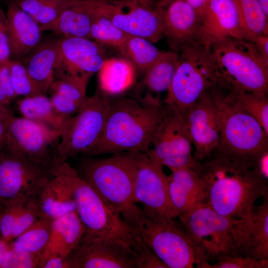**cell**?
I'll list each match as a JSON object with an SVG mask.
<instances>
[{"label":"cell","mask_w":268,"mask_h":268,"mask_svg":"<svg viewBox=\"0 0 268 268\" xmlns=\"http://www.w3.org/2000/svg\"><path fill=\"white\" fill-rule=\"evenodd\" d=\"M194 169L203 184V203L222 215L249 220L256 201L268 195V181L226 157L211 154Z\"/></svg>","instance_id":"obj_1"},{"label":"cell","mask_w":268,"mask_h":268,"mask_svg":"<svg viewBox=\"0 0 268 268\" xmlns=\"http://www.w3.org/2000/svg\"><path fill=\"white\" fill-rule=\"evenodd\" d=\"M137 152L113 154L104 158L89 156L75 169L102 200L136 231L142 214L134 194Z\"/></svg>","instance_id":"obj_2"},{"label":"cell","mask_w":268,"mask_h":268,"mask_svg":"<svg viewBox=\"0 0 268 268\" xmlns=\"http://www.w3.org/2000/svg\"><path fill=\"white\" fill-rule=\"evenodd\" d=\"M163 106L144 105L122 95L114 97L103 132L86 155L147 151Z\"/></svg>","instance_id":"obj_3"},{"label":"cell","mask_w":268,"mask_h":268,"mask_svg":"<svg viewBox=\"0 0 268 268\" xmlns=\"http://www.w3.org/2000/svg\"><path fill=\"white\" fill-rule=\"evenodd\" d=\"M209 92L220 124L219 145L211 154L254 169L258 157L268 149V134L254 117L236 103L228 90L216 84Z\"/></svg>","instance_id":"obj_4"},{"label":"cell","mask_w":268,"mask_h":268,"mask_svg":"<svg viewBox=\"0 0 268 268\" xmlns=\"http://www.w3.org/2000/svg\"><path fill=\"white\" fill-rule=\"evenodd\" d=\"M178 217L194 245L197 268L240 255L246 220L222 215L205 203Z\"/></svg>","instance_id":"obj_5"},{"label":"cell","mask_w":268,"mask_h":268,"mask_svg":"<svg viewBox=\"0 0 268 268\" xmlns=\"http://www.w3.org/2000/svg\"><path fill=\"white\" fill-rule=\"evenodd\" d=\"M217 78V85L230 91L268 95V64L251 43L231 38L210 44Z\"/></svg>","instance_id":"obj_6"},{"label":"cell","mask_w":268,"mask_h":268,"mask_svg":"<svg viewBox=\"0 0 268 268\" xmlns=\"http://www.w3.org/2000/svg\"><path fill=\"white\" fill-rule=\"evenodd\" d=\"M177 66L164 104L185 114L217 78L210 46L198 42L178 53Z\"/></svg>","instance_id":"obj_7"},{"label":"cell","mask_w":268,"mask_h":268,"mask_svg":"<svg viewBox=\"0 0 268 268\" xmlns=\"http://www.w3.org/2000/svg\"><path fill=\"white\" fill-rule=\"evenodd\" d=\"M113 98L97 89L94 95L87 96L77 113L66 120L60 130L54 167L79 154L87 155L103 132Z\"/></svg>","instance_id":"obj_8"},{"label":"cell","mask_w":268,"mask_h":268,"mask_svg":"<svg viewBox=\"0 0 268 268\" xmlns=\"http://www.w3.org/2000/svg\"><path fill=\"white\" fill-rule=\"evenodd\" d=\"M70 175L76 212L84 235L112 239L132 249L141 240L137 232L111 208L72 167Z\"/></svg>","instance_id":"obj_9"},{"label":"cell","mask_w":268,"mask_h":268,"mask_svg":"<svg viewBox=\"0 0 268 268\" xmlns=\"http://www.w3.org/2000/svg\"><path fill=\"white\" fill-rule=\"evenodd\" d=\"M141 212L136 231L167 268H194V247L180 222L176 218L146 214L142 209Z\"/></svg>","instance_id":"obj_10"},{"label":"cell","mask_w":268,"mask_h":268,"mask_svg":"<svg viewBox=\"0 0 268 268\" xmlns=\"http://www.w3.org/2000/svg\"><path fill=\"white\" fill-rule=\"evenodd\" d=\"M148 152L164 167L172 171L195 168L194 148L185 115L164 104L162 114L153 135Z\"/></svg>","instance_id":"obj_11"},{"label":"cell","mask_w":268,"mask_h":268,"mask_svg":"<svg viewBox=\"0 0 268 268\" xmlns=\"http://www.w3.org/2000/svg\"><path fill=\"white\" fill-rule=\"evenodd\" d=\"M54 171L5 149L0 152V205L23 204L37 200Z\"/></svg>","instance_id":"obj_12"},{"label":"cell","mask_w":268,"mask_h":268,"mask_svg":"<svg viewBox=\"0 0 268 268\" xmlns=\"http://www.w3.org/2000/svg\"><path fill=\"white\" fill-rule=\"evenodd\" d=\"M106 54L105 48L91 39L61 37L57 42L55 80L70 82L86 91L90 80L108 58Z\"/></svg>","instance_id":"obj_13"},{"label":"cell","mask_w":268,"mask_h":268,"mask_svg":"<svg viewBox=\"0 0 268 268\" xmlns=\"http://www.w3.org/2000/svg\"><path fill=\"white\" fill-rule=\"evenodd\" d=\"M60 131L24 117H14L7 131L5 150L54 170Z\"/></svg>","instance_id":"obj_14"},{"label":"cell","mask_w":268,"mask_h":268,"mask_svg":"<svg viewBox=\"0 0 268 268\" xmlns=\"http://www.w3.org/2000/svg\"><path fill=\"white\" fill-rule=\"evenodd\" d=\"M134 198L149 215L177 217L171 204L164 166L149 152H137Z\"/></svg>","instance_id":"obj_15"},{"label":"cell","mask_w":268,"mask_h":268,"mask_svg":"<svg viewBox=\"0 0 268 268\" xmlns=\"http://www.w3.org/2000/svg\"><path fill=\"white\" fill-rule=\"evenodd\" d=\"M98 10L128 35L153 43L164 37L160 15L136 0H100Z\"/></svg>","instance_id":"obj_16"},{"label":"cell","mask_w":268,"mask_h":268,"mask_svg":"<svg viewBox=\"0 0 268 268\" xmlns=\"http://www.w3.org/2000/svg\"><path fill=\"white\" fill-rule=\"evenodd\" d=\"M153 8L160 15L164 37L179 53L190 44L202 42L200 15L185 0H158Z\"/></svg>","instance_id":"obj_17"},{"label":"cell","mask_w":268,"mask_h":268,"mask_svg":"<svg viewBox=\"0 0 268 268\" xmlns=\"http://www.w3.org/2000/svg\"><path fill=\"white\" fill-rule=\"evenodd\" d=\"M209 89L184 114L193 145L194 158L197 162L208 157L217 148L220 140L219 114Z\"/></svg>","instance_id":"obj_18"},{"label":"cell","mask_w":268,"mask_h":268,"mask_svg":"<svg viewBox=\"0 0 268 268\" xmlns=\"http://www.w3.org/2000/svg\"><path fill=\"white\" fill-rule=\"evenodd\" d=\"M69 255L75 268H139L132 249L112 239L84 235Z\"/></svg>","instance_id":"obj_19"},{"label":"cell","mask_w":268,"mask_h":268,"mask_svg":"<svg viewBox=\"0 0 268 268\" xmlns=\"http://www.w3.org/2000/svg\"><path fill=\"white\" fill-rule=\"evenodd\" d=\"M201 19L202 40L206 44L231 38L245 39L242 23L233 0H209Z\"/></svg>","instance_id":"obj_20"},{"label":"cell","mask_w":268,"mask_h":268,"mask_svg":"<svg viewBox=\"0 0 268 268\" xmlns=\"http://www.w3.org/2000/svg\"><path fill=\"white\" fill-rule=\"evenodd\" d=\"M71 167L66 161L54 168L53 177L36 200L41 217L54 220L76 211L70 175Z\"/></svg>","instance_id":"obj_21"},{"label":"cell","mask_w":268,"mask_h":268,"mask_svg":"<svg viewBox=\"0 0 268 268\" xmlns=\"http://www.w3.org/2000/svg\"><path fill=\"white\" fill-rule=\"evenodd\" d=\"M178 59V53L164 51L159 59L143 74L141 79L135 84L132 98L144 105H163L161 96L164 93L167 95Z\"/></svg>","instance_id":"obj_22"},{"label":"cell","mask_w":268,"mask_h":268,"mask_svg":"<svg viewBox=\"0 0 268 268\" xmlns=\"http://www.w3.org/2000/svg\"><path fill=\"white\" fill-rule=\"evenodd\" d=\"M167 175L170 201L177 217L203 203L202 181L193 168L182 167Z\"/></svg>","instance_id":"obj_23"},{"label":"cell","mask_w":268,"mask_h":268,"mask_svg":"<svg viewBox=\"0 0 268 268\" xmlns=\"http://www.w3.org/2000/svg\"><path fill=\"white\" fill-rule=\"evenodd\" d=\"M11 57L19 60L26 57L41 43L40 26L13 0L5 13Z\"/></svg>","instance_id":"obj_24"},{"label":"cell","mask_w":268,"mask_h":268,"mask_svg":"<svg viewBox=\"0 0 268 268\" xmlns=\"http://www.w3.org/2000/svg\"><path fill=\"white\" fill-rule=\"evenodd\" d=\"M100 0H71L58 18L50 24L40 26L62 37L89 38L92 22Z\"/></svg>","instance_id":"obj_25"},{"label":"cell","mask_w":268,"mask_h":268,"mask_svg":"<svg viewBox=\"0 0 268 268\" xmlns=\"http://www.w3.org/2000/svg\"><path fill=\"white\" fill-rule=\"evenodd\" d=\"M85 231L76 211L53 220L48 243L41 254L40 268L49 257L68 256L78 246Z\"/></svg>","instance_id":"obj_26"},{"label":"cell","mask_w":268,"mask_h":268,"mask_svg":"<svg viewBox=\"0 0 268 268\" xmlns=\"http://www.w3.org/2000/svg\"><path fill=\"white\" fill-rule=\"evenodd\" d=\"M240 255L254 259H268V195L254 208L246 221L241 237Z\"/></svg>","instance_id":"obj_27"},{"label":"cell","mask_w":268,"mask_h":268,"mask_svg":"<svg viewBox=\"0 0 268 268\" xmlns=\"http://www.w3.org/2000/svg\"><path fill=\"white\" fill-rule=\"evenodd\" d=\"M57 42L54 40L41 43L28 55L20 60L38 94H46L55 80Z\"/></svg>","instance_id":"obj_28"},{"label":"cell","mask_w":268,"mask_h":268,"mask_svg":"<svg viewBox=\"0 0 268 268\" xmlns=\"http://www.w3.org/2000/svg\"><path fill=\"white\" fill-rule=\"evenodd\" d=\"M137 71L125 57H108L98 72V88L109 96L122 95L136 83Z\"/></svg>","instance_id":"obj_29"},{"label":"cell","mask_w":268,"mask_h":268,"mask_svg":"<svg viewBox=\"0 0 268 268\" xmlns=\"http://www.w3.org/2000/svg\"><path fill=\"white\" fill-rule=\"evenodd\" d=\"M17 106L22 117L60 131L66 120L56 113L46 94L24 97Z\"/></svg>","instance_id":"obj_30"},{"label":"cell","mask_w":268,"mask_h":268,"mask_svg":"<svg viewBox=\"0 0 268 268\" xmlns=\"http://www.w3.org/2000/svg\"><path fill=\"white\" fill-rule=\"evenodd\" d=\"M164 52L146 39L129 35L122 56L131 62L137 72L143 74L159 59Z\"/></svg>","instance_id":"obj_31"},{"label":"cell","mask_w":268,"mask_h":268,"mask_svg":"<svg viewBox=\"0 0 268 268\" xmlns=\"http://www.w3.org/2000/svg\"><path fill=\"white\" fill-rule=\"evenodd\" d=\"M128 36L110 19L102 14L98 6L96 14L90 27V39L104 48H110L117 51L122 56Z\"/></svg>","instance_id":"obj_32"},{"label":"cell","mask_w":268,"mask_h":268,"mask_svg":"<svg viewBox=\"0 0 268 268\" xmlns=\"http://www.w3.org/2000/svg\"><path fill=\"white\" fill-rule=\"evenodd\" d=\"M233 0L242 23L245 39L250 40L259 35H268V17L258 0Z\"/></svg>","instance_id":"obj_33"},{"label":"cell","mask_w":268,"mask_h":268,"mask_svg":"<svg viewBox=\"0 0 268 268\" xmlns=\"http://www.w3.org/2000/svg\"><path fill=\"white\" fill-rule=\"evenodd\" d=\"M52 221L46 217H40L11 241V246L41 256L50 237Z\"/></svg>","instance_id":"obj_34"},{"label":"cell","mask_w":268,"mask_h":268,"mask_svg":"<svg viewBox=\"0 0 268 268\" xmlns=\"http://www.w3.org/2000/svg\"><path fill=\"white\" fill-rule=\"evenodd\" d=\"M29 14L40 26L53 22L67 6L69 0H13Z\"/></svg>","instance_id":"obj_35"},{"label":"cell","mask_w":268,"mask_h":268,"mask_svg":"<svg viewBox=\"0 0 268 268\" xmlns=\"http://www.w3.org/2000/svg\"><path fill=\"white\" fill-rule=\"evenodd\" d=\"M229 91L236 103L254 117L268 134V95L248 91Z\"/></svg>","instance_id":"obj_36"},{"label":"cell","mask_w":268,"mask_h":268,"mask_svg":"<svg viewBox=\"0 0 268 268\" xmlns=\"http://www.w3.org/2000/svg\"><path fill=\"white\" fill-rule=\"evenodd\" d=\"M10 80L16 96H31L38 95L22 63L18 60L9 62Z\"/></svg>","instance_id":"obj_37"},{"label":"cell","mask_w":268,"mask_h":268,"mask_svg":"<svg viewBox=\"0 0 268 268\" xmlns=\"http://www.w3.org/2000/svg\"><path fill=\"white\" fill-rule=\"evenodd\" d=\"M40 255L11 246L6 252L1 268H40Z\"/></svg>","instance_id":"obj_38"},{"label":"cell","mask_w":268,"mask_h":268,"mask_svg":"<svg viewBox=\"0 0 268 268\" xmlns=\"http://www.w3.org/2000/svg\"><path fill=\"white\" fill-rule=\"evenodd\" d=\"M268 259H254L240 255L224 258L214 264L207 263L201 268H268Z\"/></svg>","instance_id":"obj_39"},{"label":"cell","mask_w":268,"mask_h":268,"mask_svg":"<svg viewBox=\"0 0 268 268\" xmlns=\"http://www.w3.org/2000/svg\"><path fill=\"white\" fill-rule=\"evenodd\" d=\"M24 203L2 206L0 212V238L8 242L12 241L16 221Z\"/></svg>","instance_id":"obj_40"},{"label":"cell","mask_w":268,"mask_h":268,"mask_svg":"<svg viewBox=\"0 0 268 268\" xmlns=\"http://www.w3.org/2000/svg\"><path fill=\"white\" fill-rule=\"evenodd\" d=\"M41 217L36 200H32L25 203L23 205L17 218L13 232L12 241Z\"/></svg>","instance_id":"obj_41"},{"label":"cell","mask_w":268,"mask_h":268,"mask_svg":"<svg viewBox=\"0 0 268 268\" xmlns=\"http://www.w3.org/2000/svg\"><path fill=\"white\" fill-rule=\"evenodd\" d=\"M48 92L57 94L82 104L87 97L86 91L70 82L61 79L55 80Z\"/></svg>","instance_id":"obj_42"},{"label":"cell","mask_w":268,"mask_h":268,"mask_svg":"<svg viewBox=\"0 0 268 268\" xmlns=\"http://www.w3.org/2000/svg\"><path fill=\"white\" fill-rule=\"evenodd\" d=\"M132 250L139 268H167L142 239Z\"/></svg>","instance_id":"obj_43"},{"label":"cell","mask_w":268,"mask_h":268,"mask_svg":"<svg viewBox=\"0 0 268 268\" xmlns=\"http://www.w3.org/2000/svg\"><path fill=\"white\" fill-rule=\"evenodd\" d=\"M50 99L56 113L66 120L76 113L82 104L57 94H51Z\"/></svg>","instance_id":"obj_44"},{"label":"cell","mask_w":268,"mask_h":268,"mask_svg":"<svg viewBox=\"0 0 268 268\" xmlns=\"http://www.w3.org/2000/svg\"><path fill=\"white\" fill-rule=\"evenodd\" d=\"M10 57L6 14L0 7V64L8 63L11 60Z\"/></svg>","instance_id":"obj_45"},{"label":"cell","mask_w":268,"mask_h":268,"mask_svg":"<svg viewBox=\"0 0 268 268\" xmlns=\"http://www.w3.org/2000/svg\"><path fill=\"white\" fill-rule=\"evenodd\" d=\"M9 62L0 64V87L11 101L17 96L11 83Z\"/></svg>","instance_id":"obj_46"},{"label":"cell","mask_w":268,"mask_h":268,"mask_svg":"<svg viewBox=\"0 0 268 268\" xmlns=\"http://www.w3.org/2000/svg\"><path fill=\"white\" fill-rule=\"evenodd\" d=\"M41 268H75L70 256L67 257L52 256L45 260Z\"/></svg>","instance_id":"obj_47"},{"label":"cell","mask_w":268,"mask_h":268,"mask_svg":"<svg viewBox=\"0 0 268 268\" xmlns=\"http://www.w3.org/2000/svg\"><path fill=\"white\" fill-rule=\"evenodd\" d=\"M248 41L262 59L268 64V35H259Z\"/></svg>","instance_id":"obj_48"},{"label":"cell","mask_w":268,"mask_h":268,"mask_svg":"<svg viewBox=\"0 0 268 268\" xmlns=\"http://www.w3.org/2000/svg\"><path fill=\"white\" fill-rule=\"evenodd\" d=\"M268 149L262 152L257 159L254 170L262 178L268 179Z\"/></svg>","instance_id":"obj_49"},{"label":"cell","mask_w":268,"mask_h":268,"mask_svg":"<svg viewBox=\"0 0 268 268\" xmlns=\"http://www.w3.org/2000/svg\"><path fill=\"white\" fill-rule=\"evenodd\" d=\"M13 118H0V152L3 151L6 146L8 129Z\"/></svg>","instance_id":"obj_50"},{"label":"cell","mask_w":268,"mask_h":268,"mask_svg":"<svg viewBox=\"0 0 268 268\" xmlns=\"http://www.w3.org/2000/svg\"><path fill=\"white\" fill-rule=\"evenodd\" d=\"M200 15L203 12L209 0H185Z\"/></svg>","instance_id":"obj_51"},{"label":"cell","mask_w":268,"mask_h":268,"mask_svg":"<svg viewBox=\"0 0 268 268\" xmlns=\"http://www.w3.org/2000/svg\"><path fill=\"white\" fill-rule=\"evenodd\" d=\"M9 247L10 242L0 238V268H1L4 255Z\"/></svg>","instance_id":"obj_52"},{"label":"cell","mask_w":268,"mask_h":268,"mask_svg":"<svg viewBox=\"0 0 268 268\" xmlns=\"http://www.w3.org/2000/svg\"><path fill=\"white\" fill-rule=\"evenodd\" d=\"M15 116L7 106L0 105V118L12 119Z\"/></svg>","instance_id":"obj_53"},{"label":"cell","mask_w":268,"mask_h":268,"mask_svg":"<svg viewBox=\"0 0 268 268\" xmlns=\"http://www.w3.org/2000/svg\"><path fill=\"white\" fill-rule=\"evenodd\" d=\"M11 100L0 87V105L7 106Z\"/></svg>","instance_id":"obj_54"},{"label":"cell","mask_w":268,"mask_h":268,"mask_svg":"<svg viewBox=\"0 0 268 268\" xmlns=\"http://www.w3.org/2000/svg\"><path fill=\"white\" fill-rule=\"evenodd\" d=\"M258 1L265 15L268 17V0H258Z\"/></svg>","instance_id":"obj_55"},{"label":"cell","mask_w":268,"mask_h":268,"mask_svg":"<svg viewBox=\"0 0 268 268\" xmlns=\"http://www.w3.org/2000/svg\"><path fill=\"white\" fill-rule=\"evenodd\" d=\"M137 0L139 3L142 4V5L150 7H153V6L156 2V0Z\"/></svg>","instance_id":"obj_56"},{"label":"cell","mask_w":268,"mask_h":268,"mask_svg":"<svg viewBox=\"0 0 268 268\" xmlns=\"http://www.w3.org/2000/svg\"><path fill=\"white\" fill-rule=\"evenodd\" d=\"M1 208H2V206L1 205H0V210L1 209Z\"/></svg>","instance_id":"obj_57"},{"label":"cell","mask_w":268,"mask_h":268,"mask_svg":"<svg viewBox=\"0 0 268 268\" xmlns=\"http://www.w3.org/2000/svg\"></svg>","instance_id":"obj_58"}]
</instances>
